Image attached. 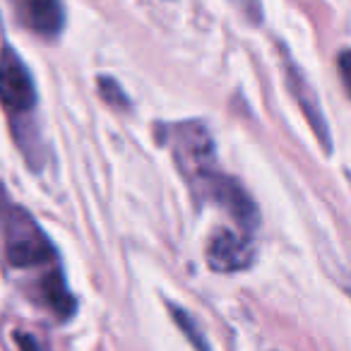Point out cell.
Masks as SVG:
<instances>
[{
    "label": "cell",
    "mask_w": 351,
    "mask_h": 351,
    "mask_svg": "<svg viewBox=\"0 0 351 351\" xmlns=\"http://www.w3.org/2000/svg\"><path fill=\"white\" fill-rule=\"evenodd\" d=\"M176 132V159L186 171L188 181L197 186L212 173V156H215V145H212L210 132L200 123H183L173 128Z\"/></svg>",
    "instance_id": "6da1fadb"
},
{
    "label": "cell",
    "mask_w": 351,
    "mask_h": 351,
    "mask_svg": "<svg viewBox=\"0 0 351 351\" xmlns=\"http://www.w3.org/2000/svg\"><path fill=\"white\" fill-rule=\"evenodd\" d=\"M195 188L197 191H205L207 195H210V200L226 207L243 229H255V226H258V210H255L250 197L245 195L243 188L236 181H231L226 176H217L215 171H212L205 181L197 183Z\"/></svg>",
    "instance_id": "277c9868"
},
{
    "label": "cell",
    "mask_w": 351,
    "mask_h": 351,
    "mask_svg": "<svg viewBox=\"0 0 351 351\" xmlns=\"http://www.w3.org/2000/svg\"><path fill=\"white\" fill-rule=\"evenodd\" d=\"M49 241L22 212H12L8 226V258L15 267H32L51 258Z\"/></svg>",
    "instance_id": "7a4b0ae2"
},
{
    "label": "cell",
    "mask_w": 351,
    "mask_h": 351,
    "mask_svg": "<svg viewBox=\"0 0 351 351\" xmlns=\"http://www.w3.org/2000/svg\"><path fill=\"white\" fill-rule=\"evenodd\" d=\"M173 317H176V322L186 330V335H188V339H193V344L195 346H200V349H205V341L200 339V335H197V330H195V325H193V320H188V315L181 311V308H173Z\"/></svg>",
    "instance_id": "30bf717a"
},
{
    "label": "cell",
    "mask_w": 351,
    "mask_h": 351,
    "mask_svg": "<svg viewBox=\"0 0 351 351\" xmlns=\"http://www.w3.org/2000/svg\"><path fill=\"white\" fill-rule=\"evenodd\" d=\"M0 101L10 111H29L36 101L29 70L10 51H5L0 60Z\"/></svg>",
    "instance_id": "3957f363"
},
{
    "label": "cell",
    "mask_w": 351,
    "mask_h": 351,
    "mask_svg": "<svg viewBox=\"0 0 351 351\" xmlns=\"http://www.w3.org/2000/svg\"><path fill=\"white\" fill-rule=\"evenodd\" d=\"M15 339L20 346H27V349H39V341H34V339H27V337H20V335H17Z\"/></svg>",
    "instance_id": "7c38bea8"
},
{
    "label": "cell",
    "mask_w": 351,
    "mask_h": 351,
    "mask_svg": "<svg viewBox=\"0 0 351 351\" xmlns=\"http://www.w3.org/2000/svg\"><path fill=\"white\" fill-rule=\"evenodd\" d=\"M337 68H339L341 82H344L346 94L351 97V51H341L339 58H337Z\"/></svg>",
    "instance_id": "8fae6325"
},
{
    "label": "cell",
    "mask_w": 351,
    "mask_h": 351,
    "mask_svg": "<svg viewBox=\"0 0 351 351\" xmlns=\"http://www.w3.org/2000/svg\"><path fill=\"white\" fill-rule=\"evenodd\" d=\"M207 263L215 272H239L253 263V243L245 236L219 229L210 241Z\"/></svg>",
    "instance_id": "5b68a950"
},
{
    "label": "cell",
    "mask_w": 351,
    "mask_h": 351,
    "mask_svg": "<svg viewBox=\"0 0 351 351\" xmlns=\"http://www.w3.org/2000/svg\"><path fill=\"white\" fill-rule=\"evenodd\" d=\"M99 92L101 97L106 99L111 106H118V108H128V97L123 94L121 84L116 80H108V77H99Z\"/></svg>",
    "instance_id": "9c48e42d"
},
{
    "label": "cell",
    "mask_w": 351,
    "mask_h": 351,
    "mask_svg": "<svg viewBox=\"0 0 351 351\" xmlns=\"http://www.w3.org/2000/svg\"><path fill=\"white\" fill-rule=\"evenodd\" d=\"M289 80H291L293 94H296L301 108L306 111V116H308V121H311L313 130H315L317 137H320L322 147H325V149H330V132H327L325 118H322L320 106H317V97L313 94V89L306 84V80L301 77V73H298V70H293V65H289Z\"/></svg>",
    "instance_id": "52a82bcc"
},
{
    "label": "cell",
    "mask_w": 351,
    "mask_h": 351,
    "mask_svg": "<svg viewBox=\"0 0 351 351\" xmlns=\"http://www.w3.org/2000/svg\"><path fill=\"white\" fill-rule=\"evenodd\" d=\"M44 296H46V301H49V306L53 308V311L58 313L60 317H68L70 313H73L75 301H73V296L68 293L63 277H60L58 272H53L44 282Z\"/></svg>",
    "instance_id": "ba28073f"
},
{
    "label": "cell",
    "mask_w": 351,
    "mask_h": 351,
    "mask_svg": "<svg viewBox=\"0 0 351 351\" xmlns=\"http://www.w3.org/2000/svg\"><path fill=\"white\" fill-rule=\"evenodd\" d=\"M22 15L32 29L44 36L58 34L65 22L60 0H22Z\"/></svg>",
    "instance_id": "8992f818"
}]
</instances>
